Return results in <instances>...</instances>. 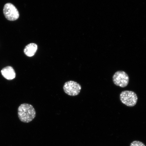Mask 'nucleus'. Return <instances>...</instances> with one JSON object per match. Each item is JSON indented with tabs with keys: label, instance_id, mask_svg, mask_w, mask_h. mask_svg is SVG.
I'll use <instances>...</instances> for the list:
<instances>
[{
	"label": "nucleus",
	"instance_id": "obj_1",
	"mask_svg": "<svg viewBox=\"0 0 146 146\" xmlns=\"http://www.w3.org/2000/svg\"><path fill=\"white\" fill-rule=\"evenodd\" d=\"M18 117L22 122L29 123L35 117L36 112L33 106L24 103L20 105L18 109Z\"/></svg>",
	"mask_w": 146,
	"mask_h": 146
},
{
	"label": "nucleus",
	"instance_id": "obj_2",
	"mask_svg": "<svg viewBox=\"0 0 146 146\" xmlns=\"http://www.w3.org/2000/svg\"><path fill=\"white\" fill-rule=\"evenodd\" d=\"M120 99L124 104L128 107H133L136 104L138 98L136 93L133 91L125 90L120 93Z\"/></svg>",
	"mask_w": 146,
	"mask_h": 146
},
{
	"label": "nucleus",
	"instance_id": "obj_3",
	"mask_svg": "<svg viewBox=\"0 0 146 146\" xmlns=\"http://www.w3.org/2000/svg\"><path fill=\"white\" fill-rule=\"evenodd\" d=\"M113 81L115 85L125 88L128 85L129 77L127 73L123 71H118L113 76Z\"/></svg>",
	"mask_w": 146,
	"mask_h": 146
},
{
	"label": "nucleus",
	"instance_id": "obj_4",
	"mask_svg": "<svg viewBox=\"0 0 146 146\" xmlns=\"http://www.w3.org/2000/svg\"><path fill=\"white\" fill-rule=\"evenodd\" d=\"M63 89L64 92L68 95L76 96L79 94L82 87L77 82L70 81L66 82L63 86Z\"/></svg>",
	"mask_w": 146,
	"mask_h": 146
},
{
	"label": "nucleus",
	"instance_id": "obj_5",
	"mask_svg": "<svg viewBox=\"0 0 146 146\" xmlns=\"http://www.w3.org/2000/svg\"><path fill=\"white\" fill-rule=\"evenodd\" d=\"M3 12L5 17L9 21H15L19 17L17 9L12 3H8L5 5Z\"/></svg>",
	"mask_w": 146,
	"mask_h": 146
},
{
	"label": "nucleus",
	"instance_id": "obj_6",
	"mask_svg": "<svg viewBox=\"0 0 146 146\" xmlns=\"http://www.w3.org/2000/svg\"><path fill=\"white\" fill-rule=\"evenodd\" d=\"M1 74L3 77L9 80H11L15 78L16 74L14 69L11 66H8L2 69Z\"/></svg>",
	"mask_w": 146,
	"mask_h": 146
},
{
	"label": "nucleus",
	"instance_id": "obj_7",
	"mask_svg": "<svg viewBox=\"0 0 146 146\" xmlns=\"http://www.w3.org/2000/svg\"><path fill=\"white\" fill-rule=\"evenodd\" d=\"M38 49V46L35 43H31L27 45L24 50L25 54L29 57H32L35 54Z\"/></svg>",
	"mask_w": 146,
	"mask_h": 146
},
{
	"label": "nucleus",
	"instance_id": "obj_8",
	"mask_svg": "<svg viewBox=\"0 0 146 146\" xmlns=\"http://www.w3.org/2000/svg\"><path fill=\"white\" fill-rule=\"evenodd\" d=\"M130 146H146L142 142L138 141H133L131 144Z\"/></svg>",
	"mask_w": 146,
	"mask_h": 146
}]
</instances>
